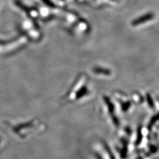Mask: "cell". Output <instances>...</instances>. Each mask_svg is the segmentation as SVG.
Returning <instances> with one entry per match:
<instances>
[{"label":"cell","instance_id":"cell-1","mask_svg":"<svg viewBox=\"0 0 159 159\" xmlns=\"http://www.w3.org/2000/svg\"><path fill=\"white\" fill-rule=\"evenodd\" d=\"M0 141H1V140H0Z\"/></svg>","mask_w":159,"mask_h":159}]
</instances>
